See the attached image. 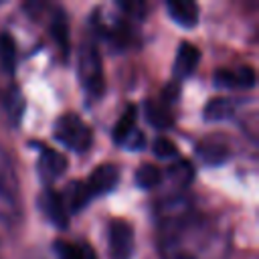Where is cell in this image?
<instances>
[{"instance_id":"3","label":"cell","mask_w":259,"mask_h":259,"mask_svg":"<svg viewBox=\"0 0 259 259\" xmlns=\"http://www.w3.org/2000/svg\"><path fill=\"white\" fill-rule=\"evenodd\" d=\"M79 79L91 95H101L103 93V67H101V59H99L97 49L91 47V45L81 49Z\"/></svg>"},{"instance_id":"13","label":"cell","mask_w":259,"mask_h":259,"mask_svg":"<svg viewBox=\"0 0 259 259\" xmlns=\"http://www.w3.org/2000/svg\"><path fill=\"white\" fill-rule=\"evenodd\" d=\"M0 65L6 73H14L16 69V45L8 32L0 34Z\"/></svg>"},{"instance_id":"18","label":"cell","mask_w":259,"mask_h":259,"mask_svg":"<svg viewBox=\"0 0 259 259\" xmlns=\"http://www.w3.org/2000/svg\"><path fill=\"white\" fill-rule=\"evenodd\" d=\"M168 172H170L172 180L178 182V184H190V180H192V176H194V170H192V166H190L186 160L174 162Z\"/></svg>"},{"instance_id":"8","label":"cell","mask_w":259,"mask_h":259,"mask_svg":"<svg viewBox=\"0 0 259 259\" xmlns=\"http://www.w3.org/2000/svg\"><path fill=\"white\" fill-rule=\"evenodd\" d=\"M198 61H200V51L190 42H180L176 61H174V73L178 77H188L194 73Z\"/></svg>"},{"instance_id":"5","label":"cell","mask_w":259,"mask_h":259,"mask_svg":"<svg viewBox=\"0 0 259 259\" xmlns=\"http://www.w3.org/2000/svg\"><path fill=\"white\" fill-rule=\"evenodd\" d=\"M67 170V160L61 152L53 148H42L40 158H38V172L45 180H55Z\"/></svg>"},{"instance_id":"15","label":"cell","mask_w":259,"mask_h":259,"mask_svg":"<svg viewBox=\"0 0 259 259\" xmlns=\"http://www.w3.org/2000/svg\"><path fill=\"white\" fill-rule=\"evenodd\" d=\"M91 190L87 188V184L83 182H73L69 188V202H71V210H81L89 200H91Z\"/></svg>"},{"instance_id":"11","label":"cell","mask_w":259,"mask_h":259,"mask_svg":"<svg viewBox=\"0 0 259 259\" xmlns=\"http://www.w3.org/2000/svg\"><path fill=\"white\" fill-rule=\"evenodd\" d=\"M235 111V103L227 97H214L206 103L204 107V119L208 121H223L227 117H231Z\"/></svg>"},{"instance_id":"6","label":"cell","mask_w":259,"mask_h":259,"mask_svg":"<svg viewBox=\"0 0 259 259\" xmlns=\"http://www.w3.org/2000/svg\"><path fill=\"white\" fill-rule=\"evenodd\" d=\"M115 184H117V168L113 164H101L91 172L87 188L95 196V194H103V192L111 190Z\"/></svg>"},{"instance_id":"2","label":"cell","mask_w":259,"mask_h":259,"mask_svg":"<svg viewBox=\"0 0 259 259\" xmlns=\"http://www.w3.org/2000/svg\"><path fill=\"white\" fill-rule=\"evenodd\" d=\"M55 136L61 144L69 146L75 152H85L91 146V140H93L89 125L73 113H67V115L59 117V121L55 125Z\"/></svg>"},{"instance_id":"22","label":"cell","mask_w":259,"mask_h":259,"mask_svg":"<svg viewBox=\"0 0 259 259\" xmlns=\"http://www.w3.org/2000/svg\"><path fill=\"white\" fill-rule=\"evenodd\" d=\"M214 81H217V85H221V87H235L233 71H227V69H219V71L214 73Z\"/></svg>"},{"instance_id":"14","label":"cell","mask_w":259,"mask_h":259,"mask_svg":"<svg viewBox=\"0 0 259 259\" xmlns=\"http://www.w3.org/2000/svg\"><path fill=\"white\" fill-rule=\"evenodd\" d=\"M59 259H95V253L89 245H73V243H57Z\"/></svg>"},{"instance_id":"21","label":"cell","mask_w":259,"mask_h":259,"mask_svg":"<svg viewBox=\"0 0 259 259\" xmlns=\"http://www.w3.org/2000/svg\"><path fill=\"white\" fill-rule=\"evenodd\" d=\"M233 77H235V87H253L255 85V71L247 65L233 71Z\"/></svg>"},{"instance_id":"7","label":"cell","mask_w":259,"mask_h":259,"mask_svg":"<svg viewBox=\"0 0 259 259\" xmlns=\"http://www.w3.org/2000/svg\"><path fill=\"white\" fill-rule=\"evenodd\" d=\"M166 8H168L172 20L186 28H190L198 22V6L190 0H168Z\"/></svg>"},{"instance_id":"12","label":"cell","mask_w":259,"mask_h":259,"mask_svg":"<svg viewBox=\"0 0 259 259\" xmlns=\"http://www.w3.org/2000/svg\"><path fill=\"white\" fill-rule=\"evenodd\" d=\"M146 115H148V121L160 130L172 125V113L162 101H150L146 105Z\"/></svg>"},{"instance_id":"4","label":"cell","mask_w":259,"mask_h":259,"mask_svg":"<svg viewBox=\"0 0 259 259\" xmlns=\"http://www.w3.org/2000/svg\"><path fill=\"white\" fill-rule=\"evenodd\" d=\"M107 249L109 259H130L134 253V229L130 223L115 219L109 225L107 235Z\"/></svg>"},{"instance_id":"10","label":"cell","mask_w":259,"mask_h":259,"mask_svg":"<svg viewBox=\"0 0 259 259\" xmlns=\"http://www.w3.org/2000/svg\"><path fill=\"white\" fill-rule=\"evenodd\" d=\"M134 132H136V107L130 105V107H125V111L121 113V117L117 119V123L113 127V140L117 144H125Z\"/></svg>"},{"instance_id":"17","label":"cell","mask_w":259,"mask_h":259,"mask_svg":"<svg viewBox=\"0 0 259 259\" xmlns=\"http://www.w3.org/2000/svg\"><path fill=\"white\" fill-rule=\"evenodd\" d=\"M136 180H138V184H140L142 188H152V186H156V184L162 180V172H160V168L154 166V164H144V166L138 168Z\"/></svg>"},{"instance_id":"20","label":"cell","mask_w":259,"mask_h":259,"mask_svg":"<svg viewBox=\"0 0 259 259\" xmlns=\"http://www.w3.org/2000/svg\"><path fill=\"white\" fill-rule=\"evenodd\" d=\"M154 154L158 156V158H162V160H168V158H174V156H178V150H176V146L168 140V138H158V140H154Z\"/></svg>"},{"instance_id":"16","label":"cell","mask_w":259,"mask_h":259,"mask_svg":"<svg viewBox=\"0 0 259 259\" xmlns=\"http://www.w3.org/2000/svg\"><path fill=\"white\" fill-rule=\"evenodd\" d=\"M51 32H53L55 40L59 42L61 51L67 55V51H69V28H67V20H65V14H63V12H59V14L53 18Z\"/></svg>"},{"instance_id":"9","label":"cell","mask_w":259,"mask_h":259,"mask_svg":"<svg viewBox=\"0 0 259 259\" xmlns=\"http://www.w3.org/2000/svg\"><path fill=\"white\" fill-rule=\"evenodd\" d=\"M42 208H45L47 217H49L59 229H67L69 217H67V210H65V200H63L57 192L49 190V192L42 194Z\"/></svg>"},{"instance_id":"1","label":"cell","mask_w":259,"mask_h":259,"mask_svg":"<svg viewBox=\"0 0 259 259\" xmlns=\"http://www.w3.org/2000/svg\"><path fill=\"white\" fill-rule=\"evenodd\" d=\"M18 217V178L0 144V221L14 223Z\"/></svg>"},{"instance_id":"19","label":"cell","mask_w":259,"mask_h":259,"mask_svg":"<svg viewBox=\"0 0 259 259\" xmlns=\"http://www.w3.org/2000/svg\"><path fill=\"white\" fill-rule=\"evenodd\" d=\"M200 156L208 162V164H219L221 160H225L227 158V154H229V150L225 148V146H221V144H206V146H200Z\"/></svg>"}]
</instances>
